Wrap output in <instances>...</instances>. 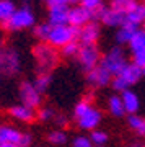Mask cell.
Returning <instances> with one entry per match:
<instances>
[{
  "instance_id": "cell-9",
  "label": "cell",
  "mask_w": 145,
  "mask_h": 147,
  "mask_svg": "<svg viewBox=\"0 0 145 147\" xmlns=\"http://www.w3.org/2000/svg\"><path fill=\"white\" fill-rule=\"evenodd\" d=\"M99 34H101L99 25L96 21H90L78 30L77 41L80 42V46H91V44H96V41L99 39Z\"/></svg>"
},
{
  "instance_id": "cell-32",
  "label": "cell",
  "mask_w": 145,
  "mask_h": 147,
  "mask_svg": "<svg viewBox=\"0 0 145 147\" xmlns=\"http://www.w3.org/2000/svg\"><path fill=\"white\" fill-rule=\"evenodd\" d=\"M132 64H135V65L140 67L142 70L145 69V47L132 53Z\"/></svg>"
},
{
  "instance_id": "cell-8",
  "label": "cell",
  "mask_w": 145,
  "mask_h": 147,
  "mask_svg": "<svg viewBox=\"0 0 145 147\" xmlns=\"http://www.w3.org/2000/svg\"><path fill=\"white\" fill-rule=\"evenodd\" d=\"M101 119H103L101 111H99L96 106H90V110L75 121H77V124H78L80 129L91 132V131H95V129H98V126L101 124Z\"/></svg>"
},
{
  "instance_id": "cell-20",
  "label": "cell",
  "mask_w": 145,
  "mask_h": 147,
  "mask_svg": "<svg viewBox=\"0 0 145 147\" xmlns=\"http://www.w3.org/2000/svg\"><path fill=\"white\" fill-rule=\"evenodd\" d=\"M108 111L114 118H122L126 115L124 105H122V100H121V95H111L108 98Z\"/></svg>"
},
{
  "instance_id": "cell-27",
  "label": "cell",
  "mask_w": 145,
  "mask_h": 147,
  "mask_svg": "<svg viewBox=\"0 0 145 147\" xmlns=\"http://www.w3.org/2000/svg\"><path fill=\"white\" fill-rule=\"evenodd\" d=\"M88 137H90V141H91V144H93L95 147L106 146V144H108V139H109L108 132L103 131V129H95V131H91Z\"/></svg>"
},
{
  "instance_id": "cell-5",
  "label": "cell",
  "mask_w": 145,
  "mask_h": 147,
  "mask_svg": "<svg viewBox=\"0 0 145 147\" xmlns=\"http://www.w3.org/2000/svg\"><path fill=\"white\" fill-rule=\"evenodd\" d=\"M78 38V28H73L70 25H60V26H52L51 33H49V38H47V42L51 44L52 47H64L65 44L72 41H77Z\"/></svg>"
},
{
  "instance_id": "cell-37",
  "label": "cell",
  "mask_w": 145,
  "mask_h": 147,
  "mask_svg": "<svg viewBox=\"0 0 145 147\" xmlns=\"http://www.w3.org/2000/svg\"><path fill=\"white\" fill-rule=\"evenodd\" d=\"M54 123H56L57 126H67L68 123V118L65 115H62V113H56V116H54Z\"/></svg>"
},
{
  "instance_id": "cell-14",
  "label": "cell",
  "mask_w": 145,
  "mask_h": 147,
  "mask_svg": "<svg viewBox=\"0 0 145 147\" xmlns=\"http://www.w3.org/2000/svg\"><path fill=\"white\" fill-rule=\"evenodd\" d=\"M121 100H122V105H124V110L127 115H135L140 108V98L139 95L135 93L134 90H124L121 93Z\"/></svg>"
},
{
  "instance_id": "cell-41",
  "label": "cell",
  "mask_w": 145,
  "mask_h": 147,
  "mask_svg": "<svg viewBox=\"0 0 145 147\" xmlns=\"http://www.w3.org/2000/svg\"><path fill=\"white\" fill-rule=\"evenodd\" d=\"M0 147H20V146H16V144H5V142H3Z\"/></svg>"
},
{
  "instance_id": "cell-39",
  "label": "cell",
  "mask_w": 145,
  "mask_h": 147,
  "mask_svg": "<svg viewBox=\"0 0 145 147\" xmlns=\"http://www.w3.org/2000/svg\"><path fill=\"white\" fill-rule=\"evenodd\" d=\"M127 147H144V144H142V142H132V144L127 146Z\"/></svg>"
},
{
  "instance_id": "cell-44",
  "label": "cell",
  "mask_w": 145,
  "mask_h": 147,
  "mask_svg": "<svg viewBox=\"0 0 145 147\" xmlns=\"http://www.w3.org/2000/svg\"><path fill=\"white\" fill-rule=\"evenodd\" d=\"M42 2H49V0H42Z\"/></svg>"
},
{
  "instance_id": "cell-45",
  "label": "cell",
  "mask_w": 145,
  "mask_h": 147,
  "mask_svg": "<svg viewBox=\"0 0 145 147\" xmlns=\"http://www.w3.org/2000/svg\"><path fill=\"white\" fill-rule=\"evenodd\" d=\"M144 75H145V69H144Z\"/></svg>"
},
{
  "instance_id": "cell-42",
  "label": "cell",
  "mask_w": 145,
  "mask_h": 147,
  "mask_svg": "<svg viewBox=\"0 0 145 147\" xmlns=\"http://www.w3.org/2000/svg\"><path fill=\"white\" fill-rule=\"evenodd\" d=\"M140 3H142V5H144V7H145V0H142V2H140Z\"/></svg>"
},
{
  "instance_id": "cell-35",
  "label": "cell",
  "mask_w": 145,
  "mask_h": 147,
  "mask_svg": "<svg viewBox=\"0 0 145 147\" xmlns=\"http://www.w3.org/2000/svg\"><path fill=\"white\" fill-rule=\"evenodd\" d=\"M78 5H82V7H85L87 10L93 11V10H96V8H99V7H103V0H80Z\"/></svg>"
},
{
  "instance_id": "cell-11",
  "label": "cell",
  "mask_w": 145,
  "mask_h": 147,
  "mask_svg": "<svg viewBox=\"0 0 145 147\" xmlns=\"http://www.w3.org/2000/svg\"><path fill=\"white\" fill-rule=\"evenodd\" d=\"M91 21V11L87 10L82 5H73L68 8V25L73 28H80L85 26L87 23Z\"/></svg>"
},
{
  "instance_id": "cell-21",
  "label": "cell",
  "mask_w": 145,
  "mask_h": 147,
  "mask_svg": "<svg viewBox=\"0 0 145 147\" xmlns=\"http://www.w3.org/2000/svg\"><path fill=\"white\" fill-rule=\"evenodd\" d=\"M127 124L132 131L140 137H145V118L140 115H129L127 116Z\"/></svg>"
},
{
  "instance_id": "cell-33",
  "label": "cell",
  "mask_w": 145,
  "mask_h": 147,
  "mask_svg": "<svg viewBox=\"0 0 145 147\" xmlns=\"http://www.w3.org/2000/svg\"><path fill=\"white\" fill-rule=\"evenodd\" d=\"M111 87H113L117 93H122L124 90H129V85L126 84L124 80L121 79L119 75H116V77H113V80H111Z\"/></svg>"
},
{
  "instance_id": "cell-17",
  "label": "cell",
  "mask_w": 145,
  "mask_h": 147,
  "mask_svg": "<svg viewBox=\"0 0 145 147\" xmlns=\"http://www.w3.org/2000/svg\"><path fill=\"white\" fill-rule=\"evenodd\" d=\"M137 30H139L137 26H134V25H130V23H126L124 21V25H121V26L117 28L116 34H114V39H116V42H117V46L129 44L132 34H134Z\"/></svg>"
},
{
  "instance_id": "cell-23",
  "label": "cell",
  "mask_w": 145,
  "mask_h": 147,
  "mask_svg": "<svg viewBox=\"0 0 145 147\" xmlns=\"http://www.w3.org/2000/svg\"><path fill=\"white\" fill-rule=\"evenodd\" d=\"M137 3H139V0H111V5L109 7L126 16Z\"/></svg>"
},
{
  "instance_id": "cell-13",
  "label": "cell",
  "mask_w": 145,
  "mask_h": 147,
  "mask_svg": "<svg viewBox=\"0 0 145 147\" xmlns=\"http://www.w3.org/2000/svg\"><path fill=\"white\" fill-rule=\"evenodd\" d=\"M68 8L70 7H54L47 11V23L51 26L68 25Z\"/></svg>"
},
{
  "instance_id": "cell-4",
  "label": "cell",
  "mask_w": 145,
  "mask_h": 147,
  "mask_svg": "<svg viewBox=\"0 0 145 147\" xmlns=\"http://www.w3.org/2000/svg\"><path fill=\"white\" fill-rule=\"evenodd\" d=\"M34 21H36V16H34L31 8L30 7H21V8H16L10 20L3 23V28L8 30V31H20V30L34 26Z\"/></svg>"
},
{
  "instance_id": "cell-18",
  "label": "cell",
  "mask_w": 145,
  "mask_h": 147,
  "mask_svg": "<svg viewBox=\"0 0 145 147\" xmlns=\"http://www.w3.org/2000/svg\"><path fill=\"white\" fill-rule=\"evenodd\" d=\"M21 131H18L16 127L8 126V124H0V141L5 144H16L20 142Z\"/></svg>"
},
{
  "instance_id": "cell-40",
  "label": "cell",
  "mask_w": 145,
  "mask_h": 147,
  "mask_svg": "<svg viewBox=\"0 0 145 147\" xmlns=\"http://www.w3.org/2000/svg\"><path fill=\"white\" fill-rule=\"evenodd\" d=\"M67 2H68V5H78V3H80V0H67Z\"/></svg>"
},
{
  "instance_id": "cell-34",
  "label": "cell",
  "mask_w": 145,
  "mask_h": 147,
  "mask_svg": "<svg viewBox=\"0 0 145 147\" xmlns=\"http://www.w3.org/2000/svg\"><path fill=\"white\" fill-rule=\"evenodd\" d=\"M72 147H95L88 136H75L72 139Z\"/></svg>"
},
{
  "instance_id": "cell-43",
  "label": "cell",
  "mask_w": 145,
  "mask_h": 147,
  "mask_svg": "<svg viewBox=\"0 0 145 147\" xmlns=\"http://www.w3.org/2000/svg\"><path fill=\"white\" fill-rule=\"evenodd\" d=\"M2 144H3V142H2V141H0V146H2Z\"/></svg>"
},
{
  "instance_id": "cell-28",
  "label": "cell",
  "mask_w": 145,
  "mask_h": 147,
  "mask_svg": "<svg viewBox=\"0 0 145 147\" xmlns=\"http://www.w3.org/2000/svg\"><path fill=\"white\" fill-rule=\"evenodd\" d=\"M51 28L52 26L49 25V23H39V25L34 26L33 33H34V36H36L39 41L47 42V38H49V33H51Z\"/></svg>"
},
{
  "instance_id": "cell-22",
  "label": "cell",
  "mask_w": 145,
  "mask_h": 147,
  "mask_svg": "<svg viewBox=\"0 0 145 147\" xmlns=\"http://www.w3.org/2000/svg\"><path fill=\"white\" fill-rule=\"evenodd\" d=\"M68 141V136L67 132L64 131V129H52L49 134H47V142L54 147H62L65 146Z\"/></svg>"
},
{
  "instance_id": "cell-26",
  "label": "cell",
  "mask_w": 145,
  "mask_h": 147,
  "mask_svg": "<svg viewBox=\"0 0 145 147\" xmlns=\"http://www.w3.org/2000/svg\"><path fill=\"white\" fill-rule=\"evenodd\" d=\"M51 82H52V77H51V74H49V72L38 74V77L34 79L33 85H34V87H36V90L42 95L47 88H49V87H51Z\"/></svg>"
},
{
  "instance_id": "cell-1",
  "label": "cell",
  "mask_w": 145,
  "mask_h": 147,
  "mask_svg": "<svg viewBox=\"0 0 145 147\" xmlns=\"http://www.w3.org/2000/svg\"><path fill=\"white\" fill-rule=\"evenodd\" d=\"M33 56L38 62L39 74L49 72L52 67H56L59 62V53L56 47H52L49 42H39L33 47Z\"/></svg>"
},
{
  "instance_id": "cell-3",
  "label": "cell",
  "mask_w": 145,
  "mask_h": 147,
  "mask_svg": "<svg viewBox=\"0 0 145 147\" xmlns=\"http://www.w3.org/2000/svg\"><path fill=\"white\" fill-rule=\"evenodd\" d=\"M21 69V57L15 47H0V75L13 77Z\"/></svg>"
},
{
  "instance_id": "cell-46",
  "label": "cell",
  "mask_w": 145,
  "mask_h": 147,
  "mask_svg": "<svg viewBox=\"0 0 145 147\" xmlns=\"http://www.w3.org/2000/svg\"><path fill=\"white\" fill-rule=\"evenodd\" d=\"M0 77H2V75H0Z\"/></svg>"
},
{
  "instance_id": "cell-12",
  "label": "cell",
  "mask_w": 145,
  "mask_h": 147,
  "mask_svg": "<svg viewBox=\"0 0 145 147\" xmlns=\"http://www.w3.org/2000/svg\"><path fill=\"white\" fill-rule=\"evenodd\" d=\"M8 113H10V116L13 119L20 121V123H31V121L36 119V111L33 110V108H30V106L21 105V103L13 105Z\"/></svg>"
},
{
  "instance_id": "cell-6",
  "label": "cell",
  "mask_w": 145,
  "mask_h": 147,
  "mask_svg": "<svg viewBox=\"0 0 145 147\" xmlns=\"http://www.w3.org/2000/svg\"><path fill=\"white\" fill-rule=\"evenodd\" d=\"M18 96H20V103L25 106H30L33 110H36L38 106H41V93L36 90V87L33 85L30 80H23L18 87Z\"/></svg>"
},
{
  "instance_id": "cell-15",
  "label": "cell",
  "mask_w": 145,
  "mask_h": 147,
  "mask_svg": "<svg viewBox=\"0 0 145 147\" xmlns=\"http://www.w3.org/2000/svg\"><path fill=\"white\" fill-rule=\"evenodd\" d=\"M101 23H103L104 26H109V28H119L121 25H124L126 21V16L119 11L113 10L111 7H106L103 11V15H101Z\"/></svg>"
},
{
  "instance_id": "cell-31",
  "label": "cell",
  "mask_w": 145,
  "mask_h": 147,
  "mask_svg": "<svg viewBox=\"0 0 145 147\" xmlns=\"http://www.w3.org/2000/svg\"><path fill=\"white\" fill-rule=\"evenodd\" d=\"M90 106H93V103H90V101H87V100H80L77 105L73 106V118L78 119L80 116L85 115V113L90 110Z\"/></svg>"
},
{
  "instance_id": "cell-25",
  "label": "cell",
  "mask_w": 145,
  "mask_h": 147,
  "mask_svg": "<svg viewBox=\"0 0 145 147\" xmlns=\"http://www.w3.org/2000/svg\"><path fill=\"white\" fill-rule=\"evenodd\" d=\"M129 49H130V53H135V51H139V49H144L145 47V31L144 30H137V31L132 34V38H130V41H129Z\"/></svg>"
},
{
  "instance_id": "cell-7",
  "label": "cell",
  "mask_w": 145,
  "mask_h": 147,
  "mask_svg": "<svg viewBox=\"0 0 145 147\" xmlns=\"http://www.w3.org/2000/svg\"><path fill=\"white\" fill-rule=\"evenodd\" d=\"M78 64L82 65L83 70H91L96 65H99V61H101V53L96 44H91V46H80V51H78Z\"/></svg>"
},
{
  "instance_id": "cell-38",
  "label": "cell",
  "mask_w": 145,
  "mask_h": 147,
  "mask_svg": "<svg viewBox=\"0 0 145 147\" xmlns=\"http://www.w3.org/2000/svg\"><path fill=\"white\" fill-rule=\"evenodd\" d=\"M47 7L49 8H54V7H68V2L67 0H49Z\"/></svg>"
},
{
  "instance_id": "cell-24",
  "label": "cell",
  "mask_w": 145,
  "mask_h": 147,
  "mask_svg": "<svg viewBox=\"0 0 145 147\" xmlns=\"http://www.w3.org/2000/svg\"><path fill=\"white\" fill-rule=\"evenodd\" d=\"M16 7L11 0H0V23L3 25L11 18V15L15 13Z\"/></svg>"
},
{
  "instance_id": "cell-29",
  "label": "cell",
  "mask_w": 145,
  "mask_h": 147,
  "mask_svg": "<svg viewBox=\"0 0 145 147\" xmlns=\"http://www.w3.org/2000/svg\"><path fill=\"white\" fill-rule=\"evenodd\" d=\"M78 51H80V42L78 41H72L65 44L64 47H60V54L64 57H77Z\"/></svg>"
},
{
  "instance_id": "cell-19",
  "label": "cell",
  "mask_w": 145,
  "mask_h": 147,
  "mask_svg": "<svg viewBox=\"0 0 145 147\" xmlns=\"http://www.w3.org/2000/svg\"><path fill=\"white\" fill-rule=\"evenodd\" d=\"M126 23H130V25H134V26H137V28H139L142 23H145V7L142 5L140 2L126 15Z\"/></svg>"
},
{
  "instance_id": "cell-16",
  "label": "cell",
  "mask_w": 145,
  "mask_h": 147,
  "mask_svg": "<svg viewBox=\"0 0 145 147\" xmlns=\"http://www.w3.org/2000/svg\"><path fill=\"white\" fill-rule=\"evenodd\" d=\"M142 75H144V70H142L140 67H137V65L132 64V62H127V65H126L119 74V77L124 80L129 87H132L134 84H137V82L142 79Z\"/></svg>"
},
{
  "instance_id": "cell-2",
  "label": "cell",
  "mask_w": 145,
  "mask_h": 147,
  "mask_svg": "<svg viewBox=\"0 0 145 147\" xmlns=\"http://www.w3.org/2000/svg\"><path fill=\"white\" fill-rule=\"evenodd\" d=\"M127 62H129V61L126 57L124 49L121 46H114V47H111L104 56H101L99 65L106 69L113 77H116V75H119L121 70L127 65Z\"/></svg>"
},
{
  "instance_id": "cell-30",
  "label": "cell",
  "mask_w": 145,
  "mask_h": 147,
  "mask_svg": "<svg viewBox=\"0 0 145 147\" xmlns=\"http://www.w3.org/2000/svg\"><path fill=\"white\" fill-rule=\"evenodd\" d=\"M54 116H56V111L49 108V106H42L39 111H36V118L42 123H47V121H54Z\"/></svg>"
},
{
  "instance_id": "cell-36",
  "label": "cell",
  "mask_w": 145,
  "mask_h": 147,
  "mask_svg": "<svg viewBox=\"0 0 145 147\" xmlns=\"http://www.w3.org/2000/svg\"><path fill=\"white\" fill-rule=\"evenodd\" d=\"M33 142V136L30 132H21V137H20V142H18V146L20 147H30Z\"/></svg>"
},
{
  "instance_id": "cell-10",
  "label": "cell",
  "mask_w": 145,
  "mask_h": 147,
  "mask_svg": "<svg viewBox=\"0 0 145 147\" xmlns=\"http://www.w3.org/2000/svg\"><path fill=\"white\" fill-rule=\"evenodd\" d=\"M111 80H113V75L106 70L101 65H96L95 69L87 72V82H88L93 88H103V87H108L111 85Z\"/></svg>"
}]
</instances>
